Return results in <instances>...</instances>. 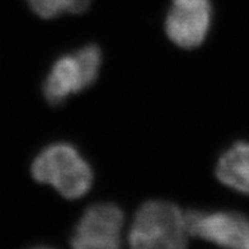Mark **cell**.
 I'll use <instances>...</instances> for the list:
<instances>
[{
    "mask_svg": "<svg viewBox=\"0 0 249 249\" xmlns=\"http://www.w3.org/2000/svg\"><path fill=\"white\" fill-rule=\"evenodd\" d=\"M33 179L53 186L66 200H78L92 188L94 173L86 158L69 142H55L39 151L31 165Z\"/></svg>",
    "mask_w": 249,
    "mask_h": 249,
    "instance_id": "6da1fadb",
    "label": "cell"
},
{
    "mask_svg": "<svg viewBox=\"0 0 249 249\" xmlns=\"http://www.w3.org/2000/svg\"><path fill=\"white\" fill-rule=\"evenodd\" d=\"M188 238L186 213L164 200L142 203L128 231L132 248L180 249L187 247Z\"/></svg>",
    "mask_w": 249,
    "mask_h": 249,
    "instance_id": "7a4b0ae2",
    "label": "cell"
},
{
    "mask_svg": "<svg viewBox=\"0 0 249 249\" xmlns=\"http://www.w3.org/2000/svg\"><path fill=\"white\" fill-rule=\"evenodd\" d=\"M101 65L102 51L94 43L60 56L43 82L45 99L51 106L61 105L70 95L92 86L98 76Z\"/></svg>",
    "mask_w": 249,
    "mask_h": 249,
    "instance_id": "3957f363",
    "label": "cell"
},
{
    "mask_svg": "<svg viewBox=\"0 0 249 249\" xmlns=\"http://www.w3.org/2000/svg\"><path fill=\"white\" fill-rule=\"evenodd\" d=\"M124 215L117 205L101 202L89 206L70 238L76 249H115L121 246Z\"/></svg>",
    "mask_w": 249,
    "mask_h": 249,
    "instance_id": "277c9868",
    "label": "cell"
},
{
    "mask_svg": "<svg viewBox=\"0 0 249 249\" xmlns=\"http://www.w3.org/2000/svg\"><path fill=\"white\" fill-rule=\"evenodd\" d=\"M190 236L220 247L249 249V219L235 211L190 210L186 213Z\"/></svg>",
    "mask_w": 249,
    "mask_h": 249,
    "instance_id": "5b68a950",
    "label": "cell"
},
{
    "mask_svg": "<svg viewBox=\"0 0 249 249\" xmlns=\"http://www.w3.org/2000/svg\"><path fill=\"white\" fill-rule=\"evenodd\" d=\"M211 18L210 0H172L165 18V33L180 49H197L209 35Z\"/></svg>",
    "mask_w": 249,
    "mask_h": 249,
    "instance_id": "8992f818",
    "label": "cell"
},
{
    "mask_svg": "<svg viewBox=\"0 0 249 249\" xmlns=\"http://www.w3.org/2000/svg\"><path fill=\"white\" fill-rule=\"evenodd\" d=\"M216 178L231 190L249 196V142L238 141L220 155Z\"/></svg>",
    "mask_w": 249,
    "mask_h": 249,
    "instance_id": "52a82bcc",
    "label": "cell"
},
{
    "mask_svg": "<svg viewBox=\"0 0 249 249\" xmlns=\"http://www.w3.org/2000/svg\"><path fill=\"white\" fill-rule=\"evenodd\" d=\"M35 14L42 19H53L62 13L82 14L92 4V0H27Z\"/></svg>",
    "mask_w": 249,
    "mask_h": 249,
    "instance_id": "ba28073f",
    "label": "cell"
}]
</instances>
